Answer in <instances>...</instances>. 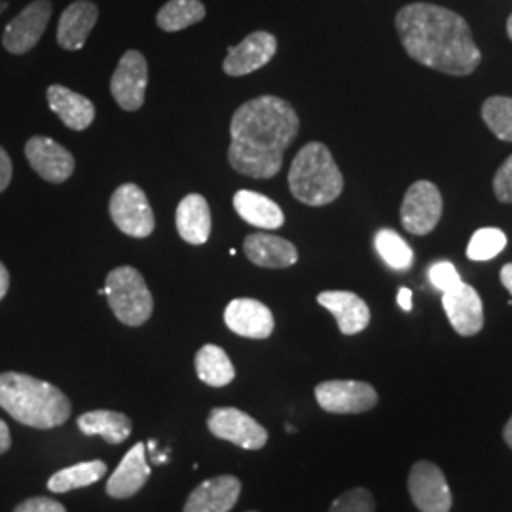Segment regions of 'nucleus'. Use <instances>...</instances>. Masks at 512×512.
<instances>
[{"label": "nucleus", "instance_id": "bb28decb", "mask_svg": "<svg viewBox=\"0 0 512 512\" xmlns=\"http://www.w3.org/2000/svg\"><path fill=\"white\" fill-rule=\"evenodd\" d=\"M107 475V463L93 459V461H82L71 467H65L57 471L48 480V490L54 494H67L78 488L92 486Z\"/></svg>", "mask_w": 512, "mask_h": 512}, {"label": "nucleus", "instance_id": "f3484780", "mask_svg": "<svg viewBox=\"0 0 512 512\" xmlns=\"http://www.w3.org/2000/svg\"><path fill=\"white\" fill-rule=\"evenodd\" d=\"M241 482L232 475H220L202 482L184 503L183 512H230L238 503Z\"/></svg>", "mask_w": 512, "mask_h": 512}, {"label": "nucleus", "instance_id": "a211bd4d", "mask_svg": "<svg viewBox=\"0 0 512 512\" xmlns=\"http://www.w3.org/2000/svg\"><path fill=\"white\" fill-rule=\"evenodd\" d=\"M99 19V8L92 0H76L69 4L57 25V44L67 52H78L86 46L88 37Z\"/></svg>", "mask_w": 512, "mask_h": 512}, {"label": "nucleus", "instance_id": "4468645a", "mask_svg": "<svg viewBox=\"0 0 512 512\" xmlns=\"http://www.w3.org/2000/svg\"><path fill=\"white\" fill-rule=\"evenodd\" d=\"M277 52V38L266 31H255L243 38L238 46H230L222 61V71L228 76H245L266 67Z\"/></svg>", "mask_w": 512, "mask_h": 512}, {"label": "nucleus", "instance_id": "7c9ffc66", "mask_svg": "<svg viewBox=\"0 0 512 512\" xmlns=\"http://www.w3.org/2000/svg\"><path fill=\"white\" fill-rule=\"evenodd\" d=\"M507 247V236L499 228H480L467 245V258L475 262H486L503 253Z\"/></svg>", "mask_w": 512, "mask_h": 512}, {"label": "nucleus", "instance_id": "79ce46f5", "mask_svg": "<svg viewBox=\"0 0 512 512\" xmlns=\"http://www.w3.org/2000/svg\"><path fill=\"white\" fill-rule=\"evenodd\" d=\"M507 33H509V38L512 40V14L511 18H509V21H507Z\"/></svg>", "mask_w": 512, "mask_h": 512}, {"label": "nucleus", "instance_id": "ea45409f", "mask_svg": "<svg viewBox=\"0 0 512 512\" xmlns=\"http://www.w3.org/2000/svg\"><path fill=\"white\" fill-rule=\"evenodd\" d=\"M501 283H503V287L512 294V262L511 264H505V266L501 268Z\"/></svg>", "mask_w": 512, "mask_h": 512}, {"label": "nucleus", "instance_id": "6ab92c4d", "mask_svg": "<svg viewBox=\"0 0 512 512\" xmlns=\"http://www.w3.org/2000/svg\"><path fill=\"white\" fill-rule=\"evenodd\" d=\"M243 253L258 268L283 270L298 262V249L289 239L266 232H255L243 241Z\"/></svg>", "mask_w": 512, "mask_h": 512}, {"label": "nucleus", "instance_id": "72a5a7b5", "mask_svg": "<svg viewBox=\"0 0 512 512\" xmlns=\"http://www.w3.org/2000/svg\"><path fill=\"white\" fill-rule=\"evenodd\" d=\"M494 192L499 202L512 203V156H509L505 164L497 169L494 177Z\"/></svg>", "mask_w": 512, "mask_h": 512}, {"label": "nucleus", "instance_id": "9b49d317", "mask_svg": "<svg viewBox=\"0 0 512 512\" xmlns=\"http://www.w3.org/2000/svg\"><path fill=\"white\" fill-rule=\"evenodd\" d=\"M52 2L50 0H35L23 8V12L12 19L2 37V46L6 52L23 55L31 52L40 38L44 35L50 18H52Z\"/></svg>", "mask_w": 512, "mask_h": 512}, {"label": "nucleus", "instance_id": "2f4dec72", "mask_svg": "<svg viewBox=\"0 0 512 512\" xmlns=\"http://www.w3.org/2000/svg\"><path fill=\"white\" fill-rule=\"evenodd\" d=\"M376 503L372 494L365 488H355L349 490L346 494L340 495L334 499L330 505L329 512H374Z\"/></svg>", "mask_w": 512, "mask_h": 512}, {"label": "nucleus", "instance_id": "f704fd0d", "mask_svg": "<svg viewBox=\"0 0 512 512\" xmlns=\"http://www.w3.org/2000/svg\"><path fill=\"white\" fill-rule=\"evenodd\" d=\"M14 512H67L65 507L52 497H29L23 503H19Z\"/></svg>", "mask_w": 512, "mask_h": 512}, {"label": "nucleus", "instance_id": "f257e3e1", "mask_svg": "<svg viewBox=\"0 0 512 512\" xmlns=\"http://www.w3.org/2000/svg\"><path fill=\"white\" fill-rule=\"evenodd\" d=\"M298 131L300 118L289 101L275 95L255 97L232 116L228 164L243 177L274 179Z\"/></svg>", "mask_w": 512, "mask_h": 512}, {"label": "nucleus", "instance_id": "473e14b6", "mask_svg": "<svg viewBox=\"0 0 512 512\" xmlns=\"http://www.w3.org/2000/svg\"><path fill=\"white\" fill-rule=\"evenodd\" d=\"M429 281L435 289H439L440 293H448L452 289H456L461 281V275H459L456 266L448 260H440L437 264H433L429 268Z\"/></svg>", "mask_w": 512, "mask_h": 512}, {"label": "nucleus", "instance_id": "aec40b11", "mask_svg": "<svg viewBox=\"0 0 512 512\" xmlns=\"http://www.w3.org/2000/svg\"><path fill=\"white\" fill-rule=\"evenodd\" d=\"M148 476L150 467L147 463V446L145 442H137L110 476L107 494L114 499H129L143 490Z\"/></svg>", "mask_w": 512, "mask_h": 512}, {"label": "nucleus", "instance_id": "4be33fe9", "mask_svg": "<svg viewBox=\"0 0 512 512\" xmlns=\"http://www.w3.org/2000/svg\"><path fill=\"white\" fill-rule=\"evenodd\" d=\"M48 107L55 116L73 131H84L90 128L95 120V105L80 93L73 92L61 84H52L46 90Z\"/></svg>", "mask_w": 512, "mask_h": 512}, {"label": "nucleus", "instance_id": "c85d7f7f", "mask_svg": "<svg viewBox=\"0 0 512 512\" xmlns=\"http://www.w3.org/2000/svg\"><path fill=\"white\" fill-rule=\"evenodd\" d=\"M374 247L389 268L399 270V272L412 268L414 251L404 241L403 236H399L395 230H391V228L378 230L376 238H374Z\"/></svg>", "mask_w": 512, "mask_h": 512}, {"label": "nucleus", "instance_id": "c756f323", "mask_svg": "<svg viewBox=\"0 0 512 512\" xmlns=\"http://www.w3.org/2000/svg\"><path fill=\"white\" fill-rule=\"evenodd\" d=\"M482 120L497 139L512 143V99L494 95L482 105Z\"/></svg>", "mask_w": 512, "mask_h": 512}, {"label": "nucleus", "instance_id": "b1692460", "mask_svg": "<svg viewBox=\"0 0 512 512\" xmlns=\"http://www.w3.org/2000/svg\"><path fill=\"white\" fill-rule=\"evenodd\" d=\"M234 209L247 224L260 230H277L285 224L283 209L268 196L253 190H238L234 196Z\"/></svg>", "mask_w": 512, "mask_h": 512}, {"label": "nucleus", "instance_id": "e433bc0d", "mask_svg": "<svg viewBox=\"0 0 512 512\" xmlns=\"http://www.w3.org/2000/svg\"><path fill=\"white\" fill-rule=\"evenodd\" d=\"M12 446V437H10V427L6 421L0 420V454H6Z\"/></svg>", "mask_w": 512, "mask_h": 512}, {"label": "nucleus", "instance_id": "423d86ee", "mask_svg": "<svg viewBox=\"0 0 512 512\" xmlns=\"http://www.w3.org/2000/svg\"><path fill=\"white\" fill-rule=\"evenodd\" d=\"M109 213L116 228L129 238H148L156 228L154 211L150 207L147 194L137 184H120L112 192Z\"/></svg>", "mask_w": 512, "mask_h": 512}, {"label": "nucleus", "instance_id": "cd10ccee", "mask_svg": "<svg viewBox=\"0 0 512 512\" xmlns=\"http://www.w3.org/2000/svg\"><path fill=\"white\" fill-rule=\"evenodd\" d=\"M207 16L202 0H169L160 8L156 23L165 33H179Z\"/></svg>", "mask_w": 512, "mask_h": 512}, {"label": "nucleus", "instance_id": "2eb2a0df", "mask_svg": "<svg viewBox=\"0 0 512 512\" xmlns=\"http://www.w3.org/2000/svg\"><path fill=\"white\" fill-rule=\"evenodd\" d=\"M226 327L243 338L266 340L275 329L272 310L255 298H236L224 310Z\"/></svg>", "mask_w": 512, "mask_h": 512}, {"label": "nucleus", "instance_id": "4c0bfd02", "mask_svg": "<svg viewBox=\"0 0 512 512\" xmlns=\"http://www.w3.org/2000/svg\"><path fill=\"white\" fill-rule=\"evenodd\" d=\"M397 302L404 311H412V291L408 287H401L397 294Z\"/></svg>", "mask_w": 512, "mask_h": 512}, {"label": "nucleus", "instance_id": "6e6552de", "mask_svg": "<svg viewBox=\"0 0 512 512\" xmlns=\"http://www.w3.org/2000/svg\"><path fill=\"white\" fill-rule=\"evenodd\" d=\"M147 86V57L137 50H128L120 57L110 78V93L114 101L120 109L135 112L145 105Z\"/></svg>", "mask_w": 512, "mask_h": 512}, {"label": "nucleus", "instance_id": "58836bf2", "mask_svg": "<svg viewBox=\"0 0 512 512\" xmlns=\"http://www.w3.org/2000/svg\"><path fill=\"white\" fill-rule=\"evenodd\" d=\"M8 289H10V274H8V268L0 262V302L8 294Z\"/></svg>", "mask_w": 512, "mask_h": 512}, {"label": "nucleus", "instance_id": "a19ab883", "mask_svg": "<svg viewBox=\"0 0 512 512\" xmlns=\"http://www.w3.org/2000/svg\"><path fill=\"white\" fill-rule=\"evenodd\" d=\"M503 437H505V442H507V444L512 448V418L507 421V425H505V433H503Z\"/></svg>", "mask_w": 512, "mask_h": 512}, {"label": "nucleus", "instance_id": "39448f33", "mask_svg": "<svg viewBox=\"0 0 512 512\" xmlns=\"http://www.w3.org/2000/svg\"><path fill=\"white\" fill-rule=\"evenodd\" d=\"M105 296L116 319L128 327H141L152 317L154 298L145 277L133 266L114 268L105 281Z\"/></svg>", "mask_w": 512, "mask_h": 512}, {"label": "nucleus", "instance_id": "7ed1b4c3", "mask_svg": "<svg viewBox=\"0 0 512 512\" xmlns=\"http://www.w3.org/2000/svg\"><path fill=\"white\" fill-rule=\"evenodd\" d=\"M0 408L35 429H54L71 418V401L59 387L21 372L0 374Z\"/></svg>", "mask_w": 512, "mask_h": 512}, {"label": "nucleus", "instance_id": "dca6fc26", "mask_svg": "<svg viewBox=\"0 0 512 512\" xmlns=\"http://www.w3.org/2000/svg\"><path fill=\"white\" fill-rule=\"evenodd\" d=\"M442 308L450 325L461 336H475L484 327L482 298L467 283H459L456 289L442 294Z\"/></svg>", "mask_w": 512, "mask_h": 512}, {"label": "nucleus", "instance_id": "412c9836", "mask_svg": "<svg viewBox=\"0 0 512 512\" xmlns=\"http://www.w3.org/2000/svg\"><path fill=\"white\" fill-rule=\"evenodd\" d=\"M317 302L334 315L338 329L346 336L363 332L370 323V310L365 300L355 293L325 291L317 296Z\"/></svg>", "mask_w": 512, "mask_h": 512}, {"label": "nucleus", "instance_id": "20e7f679", "mask_svg": "<svg viewBox=\"0 0 512 512\" xmlns=\"http://www.w3.org/2000/svg\"><path fill=\"white\" fill-rule=\"evenodd\" d=\"M289 188L294 198L310 207L336 202L344 190V175L323 143H308L294 156L289 169Z\"/></svg>", "mask_w": 512, "mask_h": 512}, {"label": "nucleus", "instance_id": "5701e85b", "mask_svg": "<svg viewBox=\"0 0 512 512\" xmlns=\"http://www.w3.org/2000/svg\"><path fill=\"white\" fill-rule=\"evenodd\" d=\"M175 226L190 245H205L211 236V209L202 194H188L177 205Z\"/></svg>", "mask_w": 512, "mask_h": 512}, {"label": "nucleus", "instance_id": "ddd939ff", "mask_svg": "<svg viewBox=\"0 0 512 512\" xmlns=\"http://www.w3.org/2000/svg\"><path fill=\"white\" fill-rule=\"evenodd\" d=\"M25 156L38 177L48 183L61 184L73 177V154L50 137H31L25 145Z\"/></svg>", "mask_w": 512, "mask_h": 512}, {"label": "nucleus", "instance_id": "f03ea898", "mask_svg": "<svg viewBox=\"0 0 512 512\" xmlns=\"http://www.w3.org/2000/svg\"><path fill=\"white\" fill-rule=\"evenodd\" d=\"M395 27L406 54L439 73L467 76L482 61L467 21L448 8L408 4L399 10Z\"/></svg>", "mask_w": 512, "mask_h": 512}, {"label": "nucleus", "instance_id": "0eeeda50", "mask_svg": "<svg viewBox=\"0 0 512 512\" xmlns=\"http://www.w3.org/2000/svg\"><path fill=\"white\" fill-rule=\"evenodd\" d=\"M207 429L213 437L228 440L243 450H260L268 442V431L255 418L232 406L213 408L207 416Z\"/></svg>", "mask_w": 512, "mask_h": 512}, {"label": "nucleus", "instance_id": "c9c22d12", "mask_svg": "<svg viewBox=\"0 0 512 512\" xmlns=\"http://www.w3.org/2000/svg\"><path fill=\"white\" fill-rule=\"evenodd\" d=\"M12 173H14L12 160H10L8 152L0 147V192H4L12 183Z\"/></svg>", "mask_w": 512, "mask_h": 512}, {"label": "nucleus", "instance_id": "c03bdc74", "mask_svg": "<svg viewBox=\"0 0 512 512\" xmlns=\"http://www.w3.org/2000/svg\"><path fill=\"white\" fill-rule=\"evenodd\" d=\"M249 512H256V511H249Z\"/></svg>", "mask_w": 512, "mask_h": 512}, {"label": "nucleus", "instance_id": "9d476101", "mask_svg": "<svg viewBox=\"0 0 512 512\" xmlns=\"http://www.w3.org/2000/svg\"><path fill=\"white\" fill-rule=\"evenodd\" d=\"M315 399L330 414H363L378 404V393L365 382L330 380L315 387Z\"/></svg>", "mask_w": 512, "mask_h": 512}, {"label": "nucleus", "instance_id": "37998d69", "mask_svg": "<svg viewBox=\"0 0 512 512\" xmlns=\"http://www.w3.org/2000/svg\"><path fill=\"white\" fill-rule=\"evenodd\" d=\"M6 8H8V4H6V2H4V0H0V14H2V12H4V10H6Z\"/></svg>", "mask_w": 512, "mask_h": 512}, {"label": "nucleus", "instance_id": "a878e982", "mask_svg": "<svg viewBox=\"0 0 512 512\" xmlns=\"http://www.w3.org/2000/svg\"><path fill=\"white\" fill-rule=\"evenodd\" d=\"M194 365H196L198 378L203 384L211 387H226L236 378V368L232 365L228 353L215 344H205L200 348L196 353Z\"/></svg>", "mask_w": 512, "mask_h": 512}, {"label": "nucleus", "instance_id": "393cba45", "mask_svg": "<svg viewBox=\"0 0 512 512\" xmlns=\"http://www.w3.org/2000/svg\"><path fill=\"white\" fill-rule=\"evenodd\" d=\"M78 429L86 437H101L109 444H122L128 440L133 423L126 414L114 412V410H92L78 418Z\"/></svg>", "mask_w": 512, "mask_h": 512}, {"label": "nucleus", "instance_id": "1a4fd4ad", "mask_svg": "<svg viewBox=\"0 0 512 512\" xmlns=\"http://www.w3.org/2000/svg\"><path fill=\"white\" fill-rule=\"evenodd\" d=\"M442 217L440 190L429 181H418L406 190L401 205V222L404 230L414 236L431 234Z\"/></svg>", "mask_w": 512, "mask_h": 512}, {"label": "nucleus", "instance_id": "f8f14e48", "mask_svg": "<svg viewBox=\"0 0 512 512\" xmlns=\"http://www.w3.org/2000/svg\"><path fill=\"white\" fill-rule=\"evenodd\" d=\"M408 490L421 512H450L452 509V492L435 463H416L410 471Z\"/></svg>", "mask_w": 512, "mask_h": 512}]
</instances>
